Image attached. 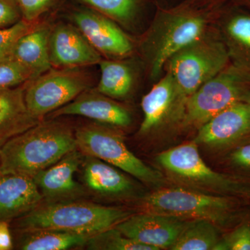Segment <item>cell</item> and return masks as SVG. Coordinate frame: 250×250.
Segmentation results:
<instances>
[{
    "instance_id": "obj_6",
    "label": "cell",
    "mask_w": 250,
    "mask_h": 250,
    "mask_svg": "<svg viewBox=\"0 0 250 250\" xmlns=\"http://www.w3.org/2000/svg\"><path fill=\"white\" fill-rule=\"evenodd\" d=\"M143 212L182 220H205L215 225L228 221L232 203L226 197L187 190L164 188L143 197Z\"/></svg>"
},
{
    "instance_id": "obj_25",
    "label": "cell",
    "mask_w": 250,
    "mask_h": 250,
    "mask_svg": "<svg viewBox=\"0 0 250 250\" xmlns=\"http://www.w3.org/2000/svg\"><path fill=\"white\" fill-rule=\"evenodd\" d=\"M85 246L93 250H154L125 236L115 227L90 236Z\"/></svg>"
},
{
    "instance_id": "obj_3",
    "label": "cell",
    "mask_w": 250,
    "mask_h": 250,
    "mask_svg": "<svg viewBox=\"0 0 250 250\" xmlns=\"http://www.w3.org/2000/svg\"><path fill=\"white\" fill-rule=\"evenodd\" d=\"M250 102V70L241 65L227 66L207 81L186 101L184 119L201 125L235 104Z\"/></svg>"
},
{
    "instance_id": "obj_8",
    "label": "cell",
    "mask_w": 250,
    "mask_h": 250,
    "mask_svg": "<svg viewBox=\"0 0 250 250\" xmlns=\"http://www.w3.org/2000/svg\"><path fill=\"white\" fill-rule=\"evenodd\" d=\"M206 24L202 16L188 12L167 14L156 22L149 38L151 76L159 77L174 54L204 35Z\"/></svg>"
},
{
    "instance_id": "obj_27",
    "label": "cell",
    "mask_w": 250,
    "mask_h": 250,
    "mask_svg": "<svg viewBox=\"0 0 250 250\" xmlns=\"http://www.w3.org/2000/svg\"><path fill=\"white\" fill-rule=\"evenodd\" d=\"M35 78L27 67L11 59L0 61V89L15 88Z\"/></svg>"
},
{
    "instance_id": "obj_30",
    "label": "cell",
    "mask_w": 250,
    "mask_h": 250,
    "mask_svg": "<svg viewBox=\"0 0 250 250\" xmlns=\"http://www.w3.org/2000/svg\"><path fill=\"white\" fill-rule=\"evenodd\" d=\"M22 19L28 22H35L45 12L53 0H17Z\"/></svg>"
},
{
    "instance_id": "obj_14",
    "label": "cell",
    "mask_w": 250,
    "mask_h": 250,
    "mask_svg": "<svg viewBox=\"0 0 250 250\" xmlns=\"http://www.w3.org/2000/svg\"><path fill=\"white\" fill-rule=\"evenodd\" d=\"M74 149L53 165L41 171L34 177L43 201L56 202L79 200L85 190L75 179V174L82 163L83 155Z\"/></svg>"
},
{
    "instance_id": "obj_34",
    "label": "cell",
    "mask_w": 250,
    "mask_h": 250,
    "mask_svg": "<svg viewBox=\"0 0 250 250\" xmlns=\"http://www.w3.org/2000/svg\"><path fill=\"white\" fill-rule=\"evenodd\" d=\"M248 1L250 3V0H248Z\"/></svg>"
},
{
    "instance_id": "obj_2",
    "label": "cell",
    "mask_w": 250,
    "mask_h": 250,
    "mask_svg": "<svg viewBox=\"0 0 250 250\" xmlns=\"http://www.w3.org/2000/svg\"><path fill=\"white\" fill-rule=\"evenodd\" d=\"M129 210L93 202L72 200L41 203L34 210L16 219L18 231L48 229L88 237L114 228L131 215Z\"/></svg>"
},
{
    "instance_id": "obj_19",
    "label": "cell",
    "mask_w": 250,
    "mask_h": 250,
    "mask_svg": "<svg viewBox=\"0 0 250 250\" xmlns=\"http://www.w3.org/2000/svg\"><path fill=\"white\" fill-rule=\"evenodd\" d=\"M83 179L88 188L104 196H123L132 192L134 185L117 167L83 154Z\"/></svg>"
},
{
    "instance_id": "obj_11",
    "label": "cell",
    "mask_w": 250,
    "mask_h": 250,
    "mask_svg": "<svg viewBox=\"0 0 250 250\" xmlns=\"http://www.w3.org/2000/svg\"><path fill=\"white\" fill-rule=\"evenodd\" d=\"M187 223L182 219L143 212L130 215L115 228L128 238L159 250L171 249Z\"/></svg>"
},
{
    "instance_id": "obj_29",
    "label": "cell",
    "mask_w": 250,
    "mask_h": 250,
    "mask_svg": "<svg viewBox=\"0 0 250 250\" xmlns=\"http://www.w3.org/2000/svg\"><path fill=\"white\" fill-rule=\"evenodd\" d=\"M214 250H250V225H242L220 240Z\"/></svg>"
},
{
    "instance_id": "obj_18",
    "label": "cell",
    "mask_w": 250,
    "mask_h": 250,
    "mask_svg": "<svg viewBox=\"0 0 250 250\" xmlns=\"http://www.w3.org/2000/svg\"><path fill=\"white\" fill-rule=\"evenodd\" d=\"M24 87L25 83L0 89V148L42 121L29 111L24 99Z\"/></svg>"
},
{
    "instance_id": "obj_7",
    "label": "cell",
    "mask_w": 250,
    "mask_h": 250,
    "mask_svg": "<svg viewBox=\"0 0 250 250\" xmlns=\"http://www.w3.org/2000/svg\"><path fill=\"white\" fill-rule=\"evenodd\" d=\"M90 79L79 68H52L27 83L24 99L29 111L37 119L70 103L88 89Z\"/></svg>"
},
{
    "instance_id": "obj_17",
    "label": "cell",
    "mask_w": 250,
    "mask_h": 250,
    "mask_svg": "<svg viewBox=\"0 0 250 250\" xmlns=\"http://www.w3.org/2000/svg\"><path fill=\"white\" fill-rule=\"evenodd\" d=\"M42 202L43 197L32 177L0 171V220H16Z\"/></svg>"
},
{
    "instance_id": "obj_31",
    "label": "cell",
    "mask_w": 250,
    "mask_h": 250,
    "mask_svg": "<svg viewBox=\"0 0 250 250\" xmlns=\"http://www.w3.org/2000/svg\"><path fill=\"white\" fill-rule=\"evenodd\" d=\"M22 19L17 0H0V29L10 27Z\"/></svg>"
},
{
    "instance_id": "obj_10",
    "label": "cell",
    "mask_w": 250,
    "mask_h": 250,
    "mask_svg": "<svg viewBox=\"0 0 250 250\" xmlns=\"http://www.w3.org/2000/svg\"><path fill=\"white\" fill-rule=\"evenodd\" d=\"M73 21L100 53L114 58H123L132 52L134 45L129 37L105 15L95 10H80L73 14Z\"/></svg>"
},
{
    "instance_id": "obj_13",
    "label": "cell",
    "mask_w": 250,
    "mask_h": 250,
    "mask_svg": "<svg viewBox=\"0 0 250 250\" xmlns=\"http://www.w3.org/2000/svg\"><path fill=\"white\" fill-rule=\"evenodd\" d=\"M49 49L51 64L56 68H80L103 60L78 28L69 24H59L51 31Z\"/></svg>"
},
{
    "instance_id": "obj_16",
    "label": "cell",
    "mask_w": 250,
    "mask_h": 250,
    "mask_svg": "<svg viewBox=\"0 0 250 250\" xmlns=\"http://www.w3.org/2000/svg\"><path fill=\"white\" fill-rule=\"evenodd\" d=\"M62 116L85 117L118 127H127L131 123V114L126 108L97 90L88 89L52 113V118Z\"/></svg>"
},
{
    "instance_id": "obj_23",
    "label": "cell",
    "mask_w": 250,
    "mask_h": 250,
    "mask_svg": "<svg viewBox=\"0 0 250 250\" xmlns=\"http://www.w3.org/2000/svg\"><path fill=\"white\" fill-rule=\"evenodd\" d=\"M224 34L230 56L236 57V64L250 70V16L233 15L225 22Z\"/></svg>"
},
{
    "instance_id": "obj_20",
    "label": "cell",
    "mask_w": 250,
    "mask_h": 250,
    "mask_svg": "<svg viewBox=\"0 0 250 250\" xmlns=\"http://www.w3.org/2000/svg\"><path fill=\"white\" fill-rule=\"evenodd\" d=\"M51 31L39 25L21 36L15 44L9 59L22 64L37 77L52 67L49 59V40Z\"/></svg>"
},
{
    "instance_id": "obj_12",
    "label": "cell",
    "mask_w": 250,
    "mask_h": 250,
    "mask_svg": "<svg viewBox=\"0 0 250 250\" xmlns=\"http://www.w3.org/2000/svg\"><path fill=\"white\" fill-rule=\"evenodd\" d=\"M187 97L182 93L170 74H167L143 96V119L140 134L158 129L175 116L184 118Z\"/></svg>"
},
{
    "instance_id": "obj_35",
    "label": "cell",
    "mask_w": 250,
    "mask_h": 250,
    "mask_svg": "<svg viewBox=\"0 0 250 250\" xmlns=\"http://www.w3.org/2000/svg\"><path fill=\"white\" fill-rule=\"evenodd\" d=\"M0 159H1V154H0Z\"/></svg>"
},
{
    "instance_id": "obj_33",
    "label": "cell",
    "mask_w": 250,
    "mask_h": 250,
    "mask_svg": "<svg viewBox=\"0 0 250 250\" xmlns=\"http://www.w3.org/2000/svg\"><path fill=\"white\" fill-rule=\"evenodd\" d=\"M231 159L237 165L250 168V144L242 146L234 151Z\"/></svg>"
},
{
    "instance_id": "obj_15",
    "label": "cell",
    "mask_w": 250,
    "mask_h": 250,
    "mask_svg": "<svg viewBox=\"0 0 250 250\" xmlns=\"http://www.w3.org/2000/svg\"><path fill=\"white\" fill-rule=\"evenodd\" d=\"M250 133V102L235 104L200 126L197 145L223 147Z\"/></svg>"
},
{
    "instance_id": "obj_21",
    "label": "cell",
    "mask_w": 250,
    "mask_h": 250,
    "mask_svg": "<svg viewBox=\"0 0 250 250\" xmlns=\"http://www.w3.org/2000/svg\"><path fill=\"white\" fill-rule=\"evenodd\" d=\"M18 249L66 250L85 246L89 237L57 230L39 229L19 231Z\"/></svg>"
},
{
    "instance_id": "obj_26",
    "label": "cell",
    "mask_w": 250,
    "mask_h": 250,
    "mask_svg": "<svg viewBox=\"0 0 250 250\" xmlns=\"http://www.w3.org/2000/svg\"><path fill=\"white\" fill-rule=\"evenodd\" d=\"M95 11L120 22L133 18L139 6V0H80Z\"/></svg>"
},
{
    "instance_id": "obj_9",
    "label": "cell",
    "mask_w": 250,
    "mask_h": 250,
    "mask_svg": "<svg viewBox=\"0 0 250 250\" xmlns=\"http://www.w3.org/2000/svg\"><path fill=\"white\" fill-rule=\"evenodd\" d=\"M157 161L167 172L204 188L225 192H243L245 187L234 179L212 170L200 156L195 141L161 152Z\"/></svg>"
},
{
    "instance_id": "obj_1",
    "label": "cell",
    "mask_w": 250,
    "mask_h": 250,
    "mask_svg": "<svg viewBox=\"0 0 250 250\" xmlns=\"http://www.w3.org/2000/svg\"><path fill=\"white\" fill-rule=\"evenodd\" d=\"M77 148L75 131L70 126L43 120L0 148V171L34 179Z\"/></svg>"
},
{
    "instance_id": "obj_5",
    "label": "cell",
    "mask_w": 250,
    "mask_h": 250,
    "mask_svg": "<svg viewBox=\"0 0 250 250\" xmlns=\"http://www.w3.org/2000/svg\"><path fill=\"white\" fill-rule=\"evenodd\" d=\"M75 134L77 149L84 155L104 161L145 183H164L162 174L135 156L121 135L111 128L96 123L83 125L77 128Z\"/></svg>"
},
{
    "instance_id": "obj_4",
    "label": "cell",
    "mask_w": 250,
    "mask_h": 250,
    "mask_svg": "<svg viewBox=\"0 0 250 250\" xmlns=\"http://www.w3.org/2000/svg\"><path fill=\"white\" fill-rule=\"evenodd\" d=\"M229 57L223 41L205 34L174 54L166 67L188 98L228 66Z\"/></svg>"
},
{
    "instance_id": "obj_24",
    "label": "cell",
    "mask_w": 250,
    "mask_h": 250,
    "mask_svg": "<svg viewBox=\"0 0 250 250\" xmlns=\"http://www.w3.org/2000/svg\"><path fill=\"white\" fill-rule=\"evenodd\" d=\"M215 225L205 220L188 222L170 250H214L220 240Z\"/></svg>"
},
{
    "instance_id": "obj_28",
    "label": "cell",
    "mask_w": 250,
    "mask_h": 250,
    "mask_svg": "<svg viewBox=\"0 0 250 250\" xmlns=\"http://www.w3.org/2000/svg\"><path fill=\"white\" fill-rule=\"evenodd\" d=\"M37 25V21L28 22L22 19L10 27L0 29V61L9 59L18 39Z\"/></svg>"
},
{
    "instance_id": "obj_22",
    "label": "cell",
    "mask_w": 250,
    "mask_h": 250,
    "mask_svg": "<svg viewBox=\"0 0 250 250\" xmlns=\"http://www.w3.org/2000/svg\"><path fill=\"white\" fill-rule=\"evenodd\" d=\"M101 77L96 90L112 99H123L131 91L134 76L125 62L115 60L100 62Z\"/></svg>"
},
{
    "instance_id": "obj_32",
    "label": "cell",
    "mask_w": 250,
    "mask_h": 250,
    "mask_svg": "<svg viewBox=\"0 0 250 250\" xmlns=\"http://www.w3.org/2000/svg\"><path fill=\"white\" fill-rule=\"evenodd\" d=\"M14 248L9 221L0 220V250H11Z\"/></svg>"
}]
</instances>
